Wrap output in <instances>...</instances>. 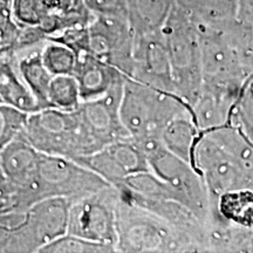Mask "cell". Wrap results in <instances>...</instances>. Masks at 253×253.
Here are the masks:
<instances>
[{"mask_svg":"<svg viewBox=\"0 0 253 253\" xmlns=\"http://www.w3.org/2000/svg\"><path fill=\"white\" fill-rule=\"evenodd\" d=\"M192 114L191 106L175 93L126 78L120 103V119L132 141L161 140L171 120ZM194 116V114H192Z\"/></svg>","mask_w":253,"mask_h":253,"instance_id":"6da1fadb","label":"cell"},{"mask_svg":"<svg viewBox=\"0 0 253 253\" xmlns=\"http://www.w3.org/2000/svg\"><path fill=\"white\" fill-rule=\"evenodd\" d=\"M23 137L41 154L72 161L100 150L82 126L77 110L43 108L28 114Z\"/></svg>","mask_w":253,"mask_h":253,"instance_id":"7a4b0ae2","label":"cell"},{"mask_svg":"<svg viewBox=\"0 0 253 253\" xmlns=\"http://www.w3.org/2000/svg\"><path fill=\"white\" fill-rule=\"evenodd\" d=\"M118 252L202 251L196 240L156 214L120 198Z\"/></svg>","mask_w":253,"mask_h":253,"instance_id":"3957f363","label":"cell"},{"mask_svg":"<svg viewBox=\"0 0 253 253\" xmlns=\"http://www.w3.org/2000/svg\"><path fill=\"white\" fill-rule=\"evenodd\" d=\"M142 150L150 171L167 183L177 202L188 208L205 226L211 219V205L203 178L192 166L167 150L161 140L147 142Z\"/></svg>","mask_w":253,"mask_h":253,"instance_id":"277c9868","label":"cell"},{"mask_svg":"<svg viewBox=\"0 0 253 253\" xmlns=\"http://www.w3.org/2000/svg\"><path fill=\"white\" fill-rule=\"evenodd\" d=\"M191 166L203 178L214 219L217 198L231 190L252 189V164L227 153L207 132L201 131L192 151Z\"/></svg>","mask_w":253,"mask_h":253,"instance_id":"5b68a950","label":"cell"},{"mask_svg":"<svg viewBox=\"0 0 253 253\" xmlns=\"http://www.w3.org/2000/svg\"><path fill=\"white\" fill-rule=\"evenodd\" d=\"M110 186L97 173L69 158L40 153L32 203L53 197L74 201L100 194Z\"/></svg>","mask_w":253,"mask_h":253,"instance_id":"8992f818","label":"cell"},{"mask_svg":"<svg viewBox=\"0 0 253 253\" xmlns=\"http://www.w3.org/2000/svg\"><path fill=\"white\" fill-rule=\"evenodd\" d=\"M119 201V194L114 186L100 194L71 201L67 233L116 249Z\"/></svg>","mask_w":253,"mask_h":253,"instance_id":"52a82bcc","label":"cell"},{"mask_svg":"<svg viewBox=\"0 0 253 253\" xmlns=\"http://www.w3.org/2000/svg\"><path fill=\"white\" fill-rule=\"evenodd\" d=\"M69 204L71 201L62 197L41 199L32 204L23 226L5 239L1 252H38L67 233Z\"/></svg>","mask_w":253,"mask_h":253,"instance_id":"ba28073f","label":"cell"},{"mask_svg":"<svg viewBox=\"0 0 253 253\" xmlns=\"http://www.w3.org/2000/svg\"><path fill=\"white\" fill-rule=\"evenodd\" d=\"M123 84L125 82L97 99L82 101L77 109L82 126L100 150L114 142L130 138L120 119Z\"/></svg>","mask_w":253,"mask_h":253,"instance_id":"9c48e42d","label":"cell"},{"mask_svg":"<svg viewBox=\"0 0 253 253\" xmlns=\"http://www.w3.org/2000/svg\"><path fill=\"white\" fill-rule=\"evenodd\" d=\"M102 177L110 185H116L132 173L150 171L143 150L131 138L114 142L89 156L74 161Z\"/></svg>","mask_w":253,"mask_h":253,"instance_id":"30bf717a","label":"cell"},{"mask_svg":"<svg viewBox=\"0 0 253 253\" xmlns=\"http://www.w3.org/2000/svg\"><path fill=\"white\" fill-rule=\"evenodd\" d=\"M40 153L23 137L15 138L0 153V167L12 189V203L30 208L36 185Z\"/></svg>","mask_w":253,"mask_h":253,"instance_id":"8fae6325","label":"cell"},{"mask_svg":"<svg viewBox=\"0 0 253 253\" xmlns=\"http://www.w3.org/2000/svg\"><path fill=\"white\" fill-rule=\"evenodd\" d=\"M73 75L78 81L81 101L103 96L128 78L118 68L97 59L88 50L77 53V65Z\"/></svg>","mask_w":253,"mask_h":253,"instance_id":"7c38bea8","label":"cell"},{"mask_svg":"<svg viewBox=\"0 0 253 253\" xmlns=\"http://www.w3.org/2000/svg\"><path fill=\"white\" fill-rule=\"evenodd\" d=\"M41 47L32 46L13 53L15 67L21 80L31 91L40 108H49L48 88L53 75L47 71L40 55Z\"/></svg>","mask_w":253,"mask_h":253,"instance_id":"4fadbf2b","label":"cell"},{"mask_svg":"<svg viewBox=\"0 0 253 253\" xmlns=\"http://www.w3.org/2000/svg\"><path fill=\"white\" fill-rule=\"evenodd\" d=\"M0 103L31 114L41 109L21 80L13 54H0Z\"/></svg>","mask_w":253,"mask_h":253,"instance_id":"5bb4252c","label":"cell"},{"mask_svg":"<svg viewBox=\"0 0 253 253\" xmlns=\"http://www.w3.org/2000/svg\"><path fill=\"white\" fill-rule=\"evenodd\" d=\"M199 132L192 114H183L171 120L161 134V142L167 150L191 164L192 151Z\"/></svg>","mask_w":253,"mask_h":253,"instance_id":"9a60e30c","label":"cell"},{"mask_svg":"<svg viewBox=\"0 0 253 253\" xmlns=\"http://www.w3.org/2000/svg\"><path fill=\"white\" fill-rule=\"evenodd\" d=\"M253 194L252 189L231 190L217 198L214 205L213 224H231V225L252 227Z\"/></svg>","mask_w":253,"mask_h":253,"instance_id":"2e32d148","label":"cell"},{"mask_svg":"<svg viewBox=\"0 0 253 253\" xmlns=\"http://www.w3.org/2000/svg\"><path fill=\"white\" fill-rule=\"evenodd\" d=\"M49 108L63 112H74L79 108L81 101L80 89L74 75H56L50 80L48 95Z\"/></svg>","mask_w":253,"mask_h":253,"instance_id":"e0dca14e","label":"cell"},{"mask_svg":"<svg viewBox=\"0 0 253 253\" xmlns=\"http://www.w3.org/2000/svg\"><path fill=\"white\" fill-rule=\"evenodd\" d=\"M41 60L53 77L73 75L77 65V53L59 41L48 40L40 49Z\"/></svg>","mask_w":253,"mask_h":253,"instance_id":"ac0fdd59","label":"cell"},{"mask_svg":"<svg viewBox=\"0 0 253 253\" xmlns=\"http://www.w3.org/2000/svg\"><path fill=\"white\" fill-rule=\"evenodd\" d=\"M39 253H113L116 249L112 245L91 242L81 237L65 235L58 237L48 244L42 246Z\"/></svg>","mask_w":253,"mask_h":253,"instance_id":"d6986e66","label":"cell"},{"mask_svg":"<svg viewBox=\"0 0 253 253\" xmlns=\"http://www.w3.org/2000/svg\"><path fill=\"white\" fill-rule=\"evenodd\" d=\"M27 116V113L0 103V153L6 145L23 135Z\"/></svg>","mask_w":253,"mask_h":253,"instance_id":"ffe728a7","label":"cell"},{"mask_svg":"<svg viewBox=\"0 0 253 253\" xmlns=\"http://www.w3.org/2000/svg\"><path fill=\"white\" fill-rule=\"evenodd\" d=\"M12 195V189L9 186L7 179L2 172L1 167H0V199H6L11 197Z\"/></svg>","mask_w":253,"mask_h":253,"instance_id":"44dd1931","label":"cell"}]
</instances>
